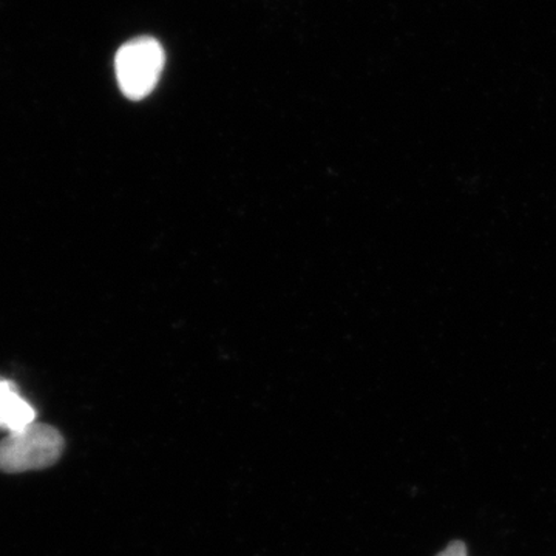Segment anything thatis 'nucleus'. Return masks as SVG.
I'll list each match as a JSON object with an SVG mask.
<instances>
[{
  "mask_svg": "<svg viewBox=\"0 0 556 556\" xmlns=\"http://www.w3.org/2000/svg\"><path fill=\"white\" fill-rule=\"evenodd\" d=\"M64 447V438L56 428L33 422L0 441V471L24 473L54 466Z\"/></svg>",
  "mask_w": 556,
  "mask_h": 556,
  "instance_id": "f257e3e1",
  "label": "nucleus"
},
{
  "mask_svg": "<svg viewBox=\"0 0 556 556\" xmlns=\"http://www.w3.org/2000/svg\"><path fill=\"white\" fill-rule=\"evenodd\" d=\"M166 64L163 46L155 38L142 36L124 43L115 58L119 89L131 101H141L155 90Z\"/></svg>",
  "mask_w": 556,
  "mask_h": 556,
  "instance_id": "f03ea898",
  "label": "nucleus"
},
{
  "mask_svg": "<svg viewBox=\"0 0 556 556\" xmlns=\"http://www.w3.org/2000/svg\"><path fill=\"white\" fill-rule=\"evenodd\" d=\"M36 422V409L21 396L16 386L0 379V431L17 433Z\"/></svg>",
  "mask_w": 556,
  "mask_h": 556,
  "instance_id": "7ed1b4c3",
  "label": "nucleus"
},
{
  "mask_svg": "<svg viewBox=\"0 0 556 556\" xmlns=\"http://www.w3.org/2000/svg\"><path fill=\"white\" fill-rule=\"evenodd\" d=\"M437 556H467V547L463 541H453L444 551L439 552Z\"/></svg>",
  "mask_w": 556,
  "mask_h": 556,
  "instance_id": "20e7f679",
  "label": "nucleus"
}]
</instances>
